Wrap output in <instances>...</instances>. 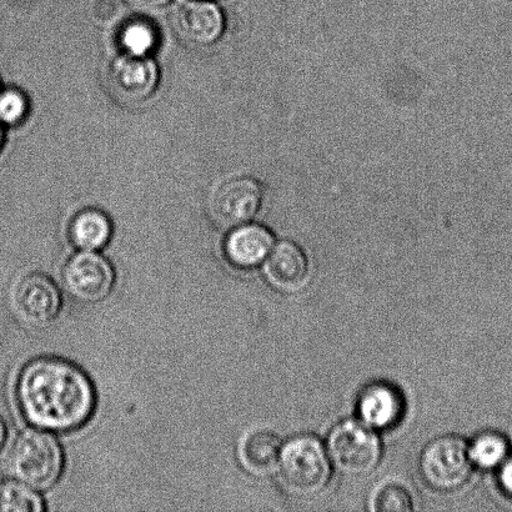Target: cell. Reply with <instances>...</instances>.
<instances>
[{"mask_svg":"<svg viewBox=\"0 0 512 512\" xmlns=\"http://www.w3.org/2000/svg\"><path fill=\"white\" fill-rule=\"evenodd\" d=\"M17 398L28 423L49 433L82 428L97 406V394L88 375L70 361L53 356L24 366Z\"/></svg>","mask_w":512,"mask_h":512,"instance_id":"6da1fadb","label":"cell"},{"mask_svg":"<svg viewBox=\"0 0 512 512\" xmlns=\"http://www.w3.org/2000/svg\"><path fill=\"white\" fill-rule=\"evenodd\" d=\"M278 471L291 495L311 498L329 484L331 461L328 450L315 436H296L281 448Z\"/></svg>","mask_w":512,"mask_h":512,"instance_id":"7a4b0ae2","label":"cell"},{"mask_svg":"<svg viewBox=\"0 0 512 512\" xmlns=\"http://www.w3.org/2000/svg\"><path fill=\"white\" fill-rule=\"evenodd\" d=\"M9 468L15 480L29 488L49 490L63 473L62 446L49 431H25L18 436L10 451Z\"/></svg>","mask_w":512,"mask_h":512,"instance_id":"3957f363","label":"cell"},{"mask_svg":"<svg viewBox=\"0 0 512 512\" xmlns=\"http://www.w3.org/2000/svg\"><path fill=\"white\" fill-rule=\"evenodd\" d=\"M326 450L331 464L346 475H368L381 459L379 436L360 421H345L335 426Z\"/></svg>","mask_w":512,"mask_h":512,"instance_id":"277c9868","label":"cell"},{"mask_svg":"<svg viewBox=\"0 0 512 512\" xmlns=\"http://www.w3.org/2000/svg\"><path fill=\"white\" fill-rule=\"evenodd\" d=\"M473 466L469 445L458 436L431 441L420 458V473L425 483L439 491L461 488L469 480Z\"/></svg>","mask_w":512,"mask_h":512,"instance_id":"5b68a950","label":"cell"},{"mask_svg":"<svg viewBox=\"0 0 512 512\" xmlns=\"http://www.w3.org/2000/svg\"><path fill=\"white\" fill-rule=\"evenodd\" d=\"M264 195L263 184L258 179L239 175L219 185L213 194L210 210L220 227L233 229L253 222L263 205Z\"/></svg>","mask_w":512,"mask_h":512,"instance_id":"8992f818","label":"cell"},{"mask_svg":"<svg viewBox=\"0 0 512 512\" xmlns=\"http://www.w3.org/2000/svg\"><path fill=\"white\" fill-rule=\"evenodd\" d=\"M114 283L113 265L97 252L80 250L64 266V288L80 303H99L112 293Z\"/></svg>","mask_w":512,"mask_h":512,"instance_id":"52a82bcc","label":"cell"},{"mask_svg":"<svg viewBox=\"0 0 512 512\" xmlns=\"http://www.w3.org/2000/svg\"><path fill=\"white\" fill-rule=\"evenodd\" d=\"M14 306L20 319L34 326L52 323L62 309L57 284L42 273L25 275L14 291Z\"/></svg>","mask_w":512,"mask_h":512,"instance_id":"ba28073f","label":"cell"},{"mask_svg":"<svg viewBox=\"0 0 512 512\" xmlns=\"http://www.w3.org/2000/svg\"><path fill=\"white\" fill-rule=\"evenodd\" d=\"M110 84L120 98L142 102L157 89L159 69L150 55H119L109 72Z\"/></svg>","mask_w":512,"mask_h":512,"instance_id":"9c48e42d","label":"cell"},{"mask_svg":"<svg viewBox=\"0 0 512 512\" xmlns=\"http://www.w3.org/2000/svg\"><path fill=\"white\" fill-rule=\"evenodd\" d=\"M266 280L285 294L304 290L310 281V265L304 249L291 240L274 245L263 263Z\"/></svg>","mask_w":512,"mask_h":512,"instance_id":"30bf717a","label":"cell"},{"mask_svg":"<svg viewBox=\"0 0 512 512\" xmlns=\"http://www.w3.org/2000/svg\"><path fill=\"white\" fill-rule=\"evenodd\" d=\"M180 37L199 47L218 42L225 30L223 10L210 0H187L174 14Z\"/></svg>","mask_w":512,"mask_h":512,"instance_id":"8fae6325","label":"cell"},{"mask_svg":"<svg viewBox=\"0 0 512 512\" xmlns=\"http://www.w3.org/2000/svg\"><path fill=\"white\" fill-rule=\"evenodd\" d=\"M404 410L403 395L388 383L370 384L359 396V421L375 431L394 428L403 419Z\"/></svg>","mask_w":512,"mask_h":512,"instance_id":"7c38bea8","label":"cell"},{"mask_svg":"<svg viewBox=\"0 0 512 512\" xmlns=\"http://www.w3.org/2000/svg\"><path fill=\"white\" fill-rule=\"evenodd\" d=\"M275 245L273 232L253 222L230 229L224 253L230 264L239 269H253L264 263Z\"/></svg>","mask_w":512,"mask_h":512,"instance_id":"4fadbf2b","label":"cell"},{"mask_svg":"<svg viewBox=\"0 0 512 512\" xmlns=\"http://www.w3.org/2000/svg\"><path fill=\"white\" fill-rule=\"evenodd\" d=\"M281 448L279 436L269 430H254L239 445V460L248 473L266 476L278 471Z\"/></svg>","mask_w":512,"mask_h":512,"instance_id":"5bb4252c","label":"cell"},{"mask_svg":"<svg viewBox=\"0 0 512 512\" xmlns=\"http://www.w3.org/2000/svg\"><path fill=\"white\" fill-rule=\"evenodd\" d=\"M112 233L108 215L95 208L80 210L69 225L70 242L83 252H99L109 243Z\"/></svg>","mask_w":512,"mask_h":512,"instance_id":"9a60e30c","label":"cell"},{"mask_svg":"<svg viewBox=\"0 0 512 512\" xmlns=\"http://www.w3.org/2000/svg\"><path fill=\"white\" fill-rule=\"evenodd\" d=\"M118 42L125 54L150 55L159 43L158 29L148 19H130L120 28Z\"/></svg>","mask_w":512,"mask_h":512,"instance_id":"2e32d148","label":"cell"},{"mask_svg":"<svg viewBox=\"0 0 512 512\" xmlns=\"http://www.w3.org/2000/svg\"><path fill=\"white\" fill-rule=\"evenodd\" d=\"M44 501L37 490L20 481H0V512H43Z\"/></svg>","mask_w":512,"mask_h":512,"instance_id":"e0dca14e","label":"cell"},{"mask_svg":"<svg viewBox=\"0 0 512 512\" xmlns=\"http://www.w3.org/2000/svg\"><path fill=\"white\" fill-rule=\"evenodd\" d=\"M509 443L498 433H484L469 445L471 461L479 468L494 469L508 459Z\"/></svg>","mask_w":512,"mask_h":512,"instance_id":"ac0fdd59","label":"cell"},{"mask_svg":"<svg viewBox=\"0 0 512 512\" xmlns=\"http://www.w3.org/2000/svg\"><path fill=\"white\" fill-rule=\"evenodd\" d=\"M413 509V496L403 485L396 483L379 486L370 500V510L376 512H409Z\"/></svg>","mask_w":512,"mask_h":512,"instance_id":"d6986e66","label":"cell"},{"mask_svg":"<svg viewBox=\"0 0 512 512\" xmlns=\"http://www.w3.org/2000/svg\"><path fill=\"white\" fill-rule=\"evenodd\" d=\"M29 113L27 95L19 89H7L0 92V122L4 125H18Z\"/></svg>","mask_w":512,"mask_h":512,"instance_id":"ffe728a7","label":"cell"},{"mask_svg":"<svg viewBox=\"0 0 512 512\" xmlns=\"http://www.w3.org/2000/svg\"><path fill=\"white\" fill-rule=\"evenodd\" d=\"M501 488L506 494L512 496V459H506L500 474Z\"/></svg>","mask_w":512,"mask_h":512,"instance_id":"44dd1931","label":"cell"},{"mask_svg":"<svg viewBox=\"0 0 512 512\" xmlns=\"http://www.w3.org/2000/svg\"><path fill=\"white\" fill-rule=\"evenodd\" d=\"M132 2L142 8L158 9L165 7V5H168L172 0H132Z\"/></svg>","mask_w":512,"mask_h":512,"instance_id":"7402d4cb","label":"cell"},{"mask_svg":"<svg viewBox=\"0 0 512 512\" xmlns=\"http://www.w3.org/2000/svg\"><path fill=\"white\" fill-rule=\"evenodd\" d=\"M5 439H7V426H5L4 421L0 418V450H2Z\"/></svg>","mask_w":512,"mask_h":512,"instance_id":"603a6c76","label":"cell"},{"mask_svg":"<svg viewBox=\"0 0 512 512\" xmlns=\"http://www.w3.org/2000/svg\"><path fill=\"white\" fill-rule=\"evenodd\" d=\"M3 139H4L3 124H2V122H0V148H2Z\"/></svg>","mask_w":512,"mask_h":512,"instance_id":"cb8c5ba5","label":"cell"},{"mask_svg":"<svg viewBox=\"0 0 512 512\" xmlns=\"http://www.w3.org/2000/svg\"><path fill=\"white\" fill-rule=\"evenodd\" d=\"M0 92H2V84H0Z\"/></svg>","mask_w":512,"mask_h":512,"instance_id":"d4e9b609","label":"cell"}]
</instances>
